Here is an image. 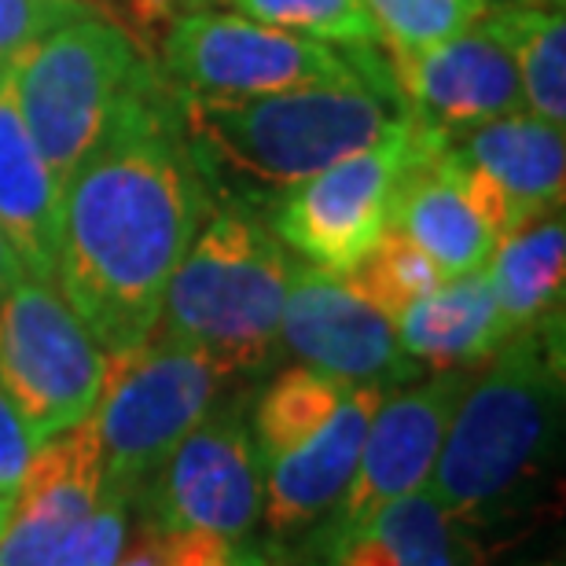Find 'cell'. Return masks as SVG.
<instances>
[{
    "instance_id": "cell-12",
    "label": "cell",
    "mask_w": 566,
    "mask_h": 566,
    "mask_svg": "<svg viewBox=\"0 0 566 566\" xmlns=\"http://www.w3.org/2000/svg\"><path fill=\"white\" fill-rule=\"evenodd\" d=\"M394 88L427 126L460 140L463 133L523 111L515 55L493 11L471 30L423 52H390Z\"/></svg>"
},
{
    "instance_id": "cell-11",
    "label": "cell",
    "mask_w": 566,
    "mask_h": 566,
    "mask_svg": "<svg viewBox=\"0 0 566 566\" xmlns=\"http://www.w3.org/2000/svg\"><path fill=\"white\" fill-rule=\"evenodd\" d=\"M158 526L247 541L262 518V460L240 412H210L144 485Z\"/></svg>"
},
{
    "instance_id": "cell-22",
    "label": "cell",
    "mask_w": 566,
    "mask_h": 566,
    "mask_svg": "<svg viewBox=\"0 0 566 566\" xmlns=\"http://www.w3.org/2000/svg\"><path fill=\"white\" fill-rule=\"evenodd\" d=\"M496 27L504 30L515 55L523 107L530 115L566 126V19L552 8H512L493 4Z\"/></svg>"
},
{
    "instance_id": "cell-16",
    "label": "cell",
    "mask_w": 566,
    "mask_h": 566,
    "mask_svg": "<svg viewBox=\"0 0 566 566\" xmlns=\"http://www.w3.org/2000/svg\"><path fill=\"white\" fill-rule=\"evenodd\" d=\"M452 144H427L420 155L405 166L394 188L390 229L405 232L420 251L438 265L446 280L479 273L490 262L496 235L471 210L449 169Z\"/></svg>"
},
{
    "instance_id": "cell-34",
    "label": "cell",
    "mask_w": 566,
    "mask_h": 566,
    "mask_svg": "<svg viewBox=\"0 0 566 566\" xmlns=\"http://www.w3.org/2000/svg\"><path fill=\"white\" fill-rule=\"evenodd\" d=\"M493 4H512V8H552V11H563L566 0H493Z\"/></svg>"
},
{
    "instance_id": "cell-29",
    "label": "cell",
    "mask_w": 566,
    "mask_h": 566,
    "mask_svg": "<svg viewBox=\"0 0 566 566\" xmlns=\"http://www.w3.org/2000/svg\"><path fill=\"white\" fill-rule=\"evenodd\" d=\"M33 452H38V441L30 438V427L22 423L19 409L0 387V504L11 507V501H15Z\"/></svg>"
},
{
    "instance_id": "cell-24",
    "label": "cell",
    "mask_w": 566,
    "mask_h": 566,
    "mask_svg": "<svg viewBox=\"0 0 566 566\" xmlns=\"http://www.w3.org/2000/svg\"><path fill=\"white\" fill-rule=\"evenodd\" d=\"M349 287L360 298H368L387 321L409 310L412 302H420L423 294L446 283V276L438 273V265L416 247L409 235L398 229H387L371 243V251L346 273Z\"/></svg>"
},
{
    "instance_id": "cell-21",
    "label": "cell",
    "mask_w": 566,
    "mask_h": 566,
    "mask_svg": "<svg viewBox=\"0 0 566 566\" xmlns=\"http://www.w3.org/2000/svg\"><path fill=\"white\" fill-rule=\"evenodd\" d=\"M327 566H463V545L423 490L357 526L327 530Z\"/></svg>"
},
{
    "instance_id": "cell-7",
    "label": "cell",
    "mask_w": 566,
    "mask_h": 566,
    "mask_svg": "<svg viewBox=\"0 0 566 566\" xmlns=\"http://www.w3.org/2000/svg\"><path fill=\"white\" fill-rule=\"evenodd\" d=\"M427 144L452 140L441 129L427 126L423 118H416L412 111H405V118L382 140L287 188L273 213V232L280 243L324 273L346 276L390 229L394 188L405 166Z\"/></svg>"
},
{
    "instance_id": "cell-8",
    "label": "cell",
    "mask_w": 566,
    "mask_h": 566,
    "mask_svg": "<svg viewBox=\"0 0 566 566\" xmlns=\"http://www.w3.org/2000/svg\"><path fill=\"white\" fill-rule=\"evenodd\" d=\"M368 52L357 49V55H343L324 41L298 38L232 11H185L166 30L155 60L177 93L235 99L382 74L379 60Z\"/></svg>"
},
{
    "instance_id": "cell-15",
    "label": "cell",
    "mask_w": 566,
    "mask_h": 566,
    "mask_svg": "<svg viewBox=\"0 0 566 566\" xmlns=\"http://www.w3.org/2000/svg\"><path fill=\"white\" fill-rule=\"evenodd\" d=\"M382 394L387 390L354 387L313 438L273 460H262V515L276 537L310 530L338 512Z\"/></svg>"
},
{
    "instance_id": "cell-19",
    "label": "cell",
    "mask_w": 566,
    "mask_h": 566,
    "mask_svg": "<svg viewBox=\"0 0 566 566\" xmlns=\"http://www.w3.org/2000/svg\"><path fill=\"white\" fill-rule=\"evenodd\" d=\"M452 147L507 191L523 224L548 210H563L566 137L559 126L518 111L463 133Z\"/></svg>"
},
{
    "instance_id": "cell-30",
    "label": "cell",
    "mask_w": 566,
    "mask_h": 566,
    "mask_svg": "<svg viewBox=\"0 0 566 566\" xmlns=\"http://www.w3.org/2000/svg\"><path fill=\"white\" fill-rule=\"evenodd\" d=\"M163 530L166 566H240L243 541H229L202 530Z\"/></svg>"
},
{
    "instance_id": "cell-20",
    "label": "cell",
    "mask_w": 566,
    "mask_h": 566,
    "mask_svg": "<svg viewBox=\"0 0 566 566\" xmlns=\"http://www.w3.org/2000/svg\"><path fill=\"white\" fill-rule=\"evenodd\" d=\"M496 310L507 335L530 332L563 316V283H566V224L563 210H548L541 218L518 224L493 247L490 262Z\"/></svg>"
},
{
    "instance_id": "cell-6",
    "label": "cell",
    "mask_w": 566,
    "mask_h": 566,
    "mask_svg": "<svg viewBox=\"0 0 566 566\" xmlns=\"http://www.w3.org/2000/svg\"><path fill=\"white\" fill-rule=\"evenodd\" d=\"M224 379L218 360L158 324L137 346L104 354V387L93 409L104 490L126 501L140 496L188 430L213 412Z\"/></svg>"
},
{
    "instance_id": "cell-10",
    "label": "cell",
    "mask_w": 566,
    "mask_h": 566,
    "mask_svg": "<svg viewBox=\"0 0 566 566\" xmlns=\"http://www.w3.org/2000/svg\"><path fill=\"white\" fill-rule=\"evenodd\" d=\"M280 343L305 368H316L346 387H376L390 394L420 371L401 349L394 321L360 298L346 276L324 273L310 262H294L291 269Z\"/></svg>"
},
{
    "instance_id": "cell-28",
    "label": "cell",
    "mask_w": 566,
    "mask_h": 566,
    "mask_svg": "<svg viewBox=\"0 0 566 566\" xmlns=\"http://www.w3.org/2000/svg\"><path fill=\"white\" fill-rule=\"evenodd\" d=\"M88 8L85 0H0V66H11L27 44Z\"/></svg>"
},
{
    "instance_id": "cell-31",
    "label": "cell",
    "mask_w": 566,
    "mask_h": 566,
    "mask_svg": "<svg viewBox=\"0 0 566 566\" xmlns=\"http://www.w3.org/2000/svg\"><path fill=\"white\" fill-rule=\"evenodd\" d=\"M115 566H166L163 530H158L155 518H144L133 534H126V545H122Z\"/></svg>"
},
{
    "instance_id": "cell-35",
    "label": "cell",
    "mask_w": 566,
    "mask_h": 566,
    "mask_svg": "<svg viewBox=\"0 0 566 566\" xmlns=\"http://www.w3.org/2000/svg\"><path fill=\"white\" fill-rule=\"evenodd\" d=\"M8 512H11V507H8V504H0V530H4V523H8Z\"/></svg>"
},
{
    "instance_id": "cell-26",
    "label": "cell",
    "mask_w": 566,
    "mask_h": 566,
    "mask_svg": "<svg viewBox=\"0 0 566 566\" xmlns=\"http://www.w3.org/2000/svg\"><path fill=\"white\" fill-rule=\"evenodd\" d=\"M365 8L390 52H423L482 22L493 0H365Z\"/></svg>"
},
{
    "instance_id": "cell-33",
    "label": "cell",
    "mask_w": 566,
    "mask_h": 566,
    "mask_svg": "<svg viewBox=\"0 0 566 566\" xmlns=\"http://www.w3.org/2000/svg\"><path fill=\"white\" fill-rule=\"evenodd\" d=\"M19 276H22V262H19V254L11 251V243L4 240V232H0V294H4Z\"/></svg>"
},
{
    "instance_id": "cell-3",
    "label": "cell",
    "mask_w": 566,
    "mask_h": 566,
    "mask_svg": "<svg viewBox=\"0 0 566 566\" xmlns=\"http://www.w3.org/2000/svg\"><path fill=\"white\" fill-rule=\"evenodd\" d=\"M177 99L199 169L276 191L302 185L324 166L382 140L409 111L390 71L262 96L218 99L177 93Z\"/></svg>"
},
{
    "instance_id": "cell-23",
    "label": "cell",
    "mask_w": 566,
    "mask_h": 566,
    "mask_svg": "<svg viewBox=\"0 0 566 566\" xmlns=\"http://www.w3.org/2000/svg\"><path fill=\"white\" fill-rule=\"evenodd\" d=\"M349 390L354 387L327 379L316 368L305 365L280 371L262 390L251 416V438L258 460H273L280 452L302 446L305 438H313L338 412V405L346 401Z\"/></svg>"
},
{
    "instance_id": "cell-2",
    "label": "cell",
    "mask_w": 566,
    "mask_h": 566,
    "mask_svg": "<svg viewBox=\"0 0 566 566\" xmlns=\"http://www.w3.org/2000/svg\"><path fill=\"white\" fill-rule=\"evenodd\" d=\"M563 420V316L512 335L468 379L430 471L449 526L485 523L545 471Z\"/></svg>"
},
{
    "instance_id": "cell-9",
    "label": "cell",
    "mask_w": 566,
    "mask_h": 566,
    "mask_svg": "<svg viewBox=\"0 0 566 566\" xmlns=\"http://www.w3.org/2000/svg\"><path fill=\"white\" fill-rule=\"evenodd\" d=\"M0 387L38 449L96 409L104 349L52 280L22 273L0 294Z\"/></svg>"
},
{
    "instance_id": "cell-4",
    "label": "cell",
    "mask_w": 566,
    "mask_h": 566,
    "mask_svg": "<svg viewBox=\"0 0 566 566\" xmlns=\"http://www.w3.org/2000/svg\"><path fill=\"white\" fill-rule=\"evenodd\" d=\"M294 258L251 210L224 207L196 229L169 276L158 327L221 365L224 376L258 371L280 346V313Z\"/></svg>"
},
{
    "instance_id": "cell-14",
    "label": "cell",
    "mask_w": 566,
    "mask_h": 566,
    "mask_svg": "<svg viewBox=\"0 0 566 566\" xmlns=\"http://www.w3.org/2000/svg\"><path fill=\"white\" fill-rule=\"evenodd\" d=\"M104 493V449L96 420L74 423L33 452L0 530V566H44L85 523Z\"/></svg>"
},
{
    "instance_id": "cell-5",
    "label": "cell",
    "mask_w": 566,
    "mask_h": 566,
    "mask_svg": "<svg viewBox=\"0 0 566 566\" xmlns=\"http://www.w3.org/2000/svg\"><path fill=\"white\" fill-rule=\"evenodd\" d=\"M8 74L22 126L66 185L155 71L115 22L88 8L27 44Z\"/></svg>"
},
{
    "instance_id": "cell-1",
    "label": "cell",
    "mask_w": 566,
    "mask_h": 566,
    "mask_svg": "<svg viewBox=\"0 0 566 566\" xmlns=\"http://www.w3.org/2000/svg\"><path fill=\"white\" fill-rule=\"evenodd\" d=\"M174 88L151 74L107 140L63 185L55 280L104 354L158 324L202 213V169Z\"/></svg>"
},
{
    "instance_id": "cell-13",
    "label": "cell",
    "mask_w": 566,
    "mask_h": 566,
    "mask_svg": "<svg viewBox=\"0 0 566 566\" xmlns=\"http://www.w3.org/2000/svg\"><path fill=\"white\" fill-rule=\"evenodd\" d=\"M468 379L471 376H463V368H452L438 371L420 387H398L382 394L365 430L354 482L332 515L335 530L365 523L379 507L427 490L452 409H457Z\"/></svg>"
},
{
    "instance_id": "cell-25",
    "label": "cell",
    "mask_w": 566,
    "mask_h": 566,
    "mask_svg": "<svg viewBox=\"0 0 566 566\" xmlns=\"http://www.w3.org/2000/svg\"><path fill=\"white\" fill-rule=\"evenodd\" d=\"M247 19L346 49H376L379 33L365 0H229Z\"/></svg>"
},
{
    "instance_id": "cell-27",
    "label": "cell",
    "mask_w": 566,
    "mask_h": 566,
    "mask_svg": "<svg viewBox=\"0 0 566 566\" xmlns=\"http://www.w3.org/2000/svg\"><path fill=\"white\" fill-rule=\"evenodd\" d=\"M129 534V501L104 490L88 518L52 552L44 566H115Z\"/></svg>"
},
{
    "instance_id": "cell-32",
    "label": "cell",
    "mask_w": 566,
    "mask_h": 566,
    "mask_svg": "<svg viewBox=\"0 0 566 566\" xmlns=\"http://www.w3.org/2000/svg\"><path fill=\"white\" fill-rule=\"evenodd\" d=\"M240 566H298L294 559H287V552H280L273 545H262V548H254V545H243V559Z\"/></svg>"
},
{
    "instance_id": "cell-18",
    "label": "cell",
    "mask_w": 566,
    "mask_h": 566,
    "mask_svg": "<svg viewBox=\"0 0 566 566\" xmlns=\"http://www.w3.org/2000/svg\"><path fill=\"white\" fill-rule=\"evenodd\" d=\"M394 332L416 365H434L438 371L485 365L512 338L485 269L423 294L394 321Z\"/></svg>"
},
{
    "instance_id": "cell-17",
    "label": "cell",
    "mask_w": 566,
    "mask_h": 566,
    "mask_svg": "<svg viewBox=\"0 0 566 566\" xmlns=\"http://www.w3.org/2000/svg\"><path fill=\"white\" fill-rule=\"evenodd\" d=\"M60 218L63 180L30 140L11 93V74L8 66H0V232L19 254L27 276H55Z\"/></svg>"
}]
</instances>
